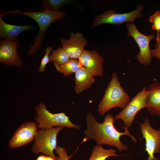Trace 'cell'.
Masks as SVG:
<instances>
[{"label":"cell","instance_id":"1","mask_svg":"<svg viewBox=\"0 0 160 160\" xmlns=\"http://www.w3.org/2000/svg\"><path fill=\"white\" fill-rule=\"evenodd\" d=\"M86 119L87 128L84 131L85 136L80 144L92 139L95 141L97 145H106L113 146L121 152L128 148L120 140L122 135H128L135 143L137 142L135 137L130 133L127 127L124 128L125 130L124 132H120L115 128L114 125L115 119L110 114H107L101 123L97 122L95 115L90 113H87Z\"/></svg>","mask_w":160,"mask_h":160},{"label":"cell","instance_id":"2","mask_svg":"<svg viewBox=\"0 0 160 160\" xmlns=\"http://www.w3.org/2000/svg\"><path fill=\"white\" fill-rule=\"evenodd\" d=\"M12 14H18L29 17L35 20L38 25L39 30L34 38V43L29 47L28 50V55L30 56L37 52L41 47L45 37L47 30L51 24L55 21L62 19L67 15L64 12L45 9L36 12L30 11L24 12L17 9L1 12L2 16Z\"/></svg>","mask_w":160,"mask_h":160},{"label":"cell","instance_id":"3","mask_svg":"<svg viewBox=\"0 0 160 160\" xmlns=\"http://www.w3.org/2000/svg\"><path fill=\"white\" fill-rule=\"evenodd\" d=\"M131 100L129 96L122 87L116 73L113 72L104 95L98 105L97 111L99 114L103 116L113 108H124Z\"/></svg>","mask_w":160,"mask_h":160},{"label":"cell","instance_id":"4","mask_svg":"<svg viewBox=\"0 0 160 160\" xmlns=\"http://www.w3.org/2000/svg\"><path fill=\"white\" fill-rule=\"evenodd\" d=\"M36 115L34 116L39 128L50 129L54 127H63L79 129L80 126L72 122L69 116L64 112L53 113L47 110L42 102L35 108Z\"/></svg>","mask_w":160,"mask_h":160},{"label":"cell","instance_id":"5","mask_svg":"<svg viewBox=\"0 0 160 160\" xmlns=\"http://www.w3.org/2000/svg\"><path fill=\"white\" fill-rule=\"evenodd\" d=\"M63 128V127H56L50 129L41 128L35 137L32 151L36 155L42 153L57 160L53 151L57 145V134Z\"/></svg>","mask_w":160,"mask_h":160},{"label":"cell","instance_id":"6","mask_svg":"<svg viewBox=\"0 0 160 160\" xmlns=\"http://www.w3.org/2000/svg\"><path fill=\"white\" fill-rule=\"evenodd\" d=\"M143 8V6L139 5L134 11L122 14L116 13L113 9L105 11L102 14L95 16L90 28H94L98 25L105 23L120 25L128 22L133 23L136 18L142 17L141 12Z\"/></svg>","mask_w":160,"mask_h":160},{"label":"cell","instance_id":"7","mask_svg":"<svg viewBox=\"0 0 160 160\" xmlns=\"http://www.w3.org/2000/svg\"><path fill=\"white\" fill-rule=\"evenodd\" d=\"M127 35L132 37L135 41L140 49L137 55V59L141 64L148 65L151 62L152 56L149 48L150 41L154 37L153 34L148 36L144 35L137 29L133 23H127Z\"/></svg>","mask_w":160,"mask_h":160},{"label":"cell","instance_id":"8","mask_svg":"<svg viewBox=\"0 0 160 160\" xmlns=\"http://www.w3.org/2000/svg\"><path fill=\"white\" fill-rule=\"evenodd\" d=\"M147 93V89L144 87L140 92L132 99L129 103L115 116V119L122 120L126 127L130 128L137 113L141 109L146 108Z\"/></svg>","mask_w":160,"mask_h":160},{"label":"cell","instance_id":"9","mask_svg":"<svg viewBox=\"0 0 160 160\" xmlns=\"http://www.w3.org/2000/svg\"><path fill=\"white\" fill-rule=\"evenodd\" d=\"M39 128L36 122L28 121L23 123L15 131L8 142L12 149L25 145L34 140Z\"/></svg>","mask_w":160,"mask_h":160},{"label":"cell","instance_id":"10","mask_svg":"<svg viewBox=\"0 0 160 160\" xmlns=\"http://www.w3.org/2000/svg\"><path fill=\"white\" fill-rule=\"evenodd\" d=\"M140 132L145 141V150L148 154L147 160H158L154 154L160 152V130H156L151 126L148 118L139 123Z\"/></svg>","mask_w":160,"mask_h":160},{"label":"cell","instance_id":"11","mask_svg":"<svg viewBox=\"0 0 160 160\" xmlns=\"http://www.w3.org/2000/svg\"><path fill=\"white\" fill-rule=\"evenodd\" d=\"M18 40L11 41L1 39L0 63L6 65L19 68L23 66V62L17 53Z\"/></svg>","mask_w":160,"mask_h":160},{"label":"cell","instance_id":"12","mask_svg":"<svg viewBox=\"0 0 160 160\" xmlns=\"http://www.w3.org/2000/svg\"><path fill=\"white\" fill-rule=\"evenodd\" d=\"M59 40L62 47L71 59H78L88 41L80 32L71 33L69 38H60Z\"/></svg>","mask_w":160,"mask_h":160},{"label":"cell","instance_id":"13","mask_svg":"<svg viewBox=\"0 0 160 160\" xmlns=\"http://www.w3.org/2000/svg\"><path fill=\"white\" fill-rule=\"evenodd\" d=\"M78 60L94 76L103 75V59L97 51L84 49Z\"/></svg>","mask_w":160,"mask_h":160},{"label":"cell","instance_id":"14","mask_svg":"<svg viewBox=\"0 0 160 160\" xmlns=\"http://www.w3.org/2000/svg\"><path fill=\"white\" fill-rule=\"evenodd\" d=\"M146 108L152 115L160 116V82H154L147 89Z\"/></svg>","mask_w":160,"mask_h":160},{"label":"cell","instance_id":"15","mask_svg":"<svg viewBox=\"0 0 160 160\" xmlns=\"http://www.w3.org/2000/svg\"><path fill=\"white\" fill-rule=\"evenodd\" d=\"M1 11H0V37L11 41L18 39L17 36L20 33L29 31L32 28L31 25H18L8 24L2 19Z\"/></svg>","mask_w":160,"mask_h":160},{"label":"cell","instance_id":"16","mask_svg":"<svg viewBox=\"0 0 160 160\" xmlns=\"http://www.w3.org/2000/svg\"><path fill=\"white\" fill-rule=\"evenodd\" d=\"M95 78L88 70L83 66L75 73V92L78 94L90 88L95 82Z\"/></svg>","mask_w":160,"mask_h":160},{"label":"cell","instance_id":"17","mask_svg":"<svg viewBox=\"0 0 160 160\" xmlns=\"http://www.w3.org/2000/svg\"><path fill=\"white\" fill-rule=\"evenodd\" d=\"M53 65L58 72L63 74L65 76H67L72 73H76L82 66L78 59H70L67 62L61 65Z\"/></svg>","mask_w":160,"mask_h":160},{"label":"cell","instance_id":"18","mask_svg":"<svg viewBox=\"0 0 160 160\" xmlns=\"http://www.w3.org/2000/svg\"><path fill=\"white\" fill-rule=\"evenodd\" d=\"M116 150L112 148L105 149L102 145H95L88 160H105L110 157L120 156L116 153Z\"/></svg>","mask_w":160,"mask_h":160},{"label":"cell","instance_id":"19","mask_svg":"<svg viewBox=\"0 0 160 160\" xmlns=\"http://www.w3.org/2000/svg\"><path fill=\"white\" fill-rule=\"evenodd\" d=\"M70 59L62 47H59L56 49L53 50L49 55L50 61H52L53 64L58 65L64 64Z\"/></svg>","mask_w":160,"mask_h":160},{"label":"cell","instance_id":"20","mask_svg":"<svg viewBox=\"0 0 160 160\" xmlns=\"http://www.w3.org/2000/svg\"><path fill=\"white\" fill-rule=\"evenodd\" d=\"M42 2L44 9L57 12L60 11V9L66 4L73 3L70 0H43Z\"/></svg>","mask_w":160,"mask_h":160},{"label":"cell","instance_id":"21","mask_svg":"<svg viewBox=\"0 0 160 160\" xmlns=\"http://www.w3.org/2000/svg\"><path fill=\"white\" fill-rule=\"evenodd\" d=\"M149 21L152 23V29L157 31V33L160 31V10L156 11L150 16Z\"/></svg>","mask_w":160,"mask_h":160},{"label":"cell","instance_id":"22","mask_svg":"<svg viewBox=\"0 0 160 160\" xmlns=\"http://www.w3.org/2000/svg\"><path fill=\"white\" fill-rule=\"evenodd\" d=\"M53 50L52 48L50 46L46 47L44 49L45 53L43 57L40 66L38 69V71L41 72H44L45 71V68L47 65L50 62L49 55L51 51Z\"/></svg>","mask_w":160,"mask_h":160},{"label":"cell","instance_id":"23","mask_svg":"<svg viewBox=\"0 0 160 160\" xmlns=\"http://www.w3.org/2000/svg\"><path fill=\"white\" fill-rule=\"evenodd\" d=\"M55 150L58 155L56 157L57 160H69L72 157V155H68L67 151L64 148L58 145H57Z\"/></svg>","mask_w":160,"mask_h":160},{"label":"cell","instance_id":"24","mask_svg":"<svg viewBox=\"0 0 160 160\" xmlns=\"http://www.w3.org/2000/svg\"><path fill=\"white\" fill-rule=\"evenodd\" d=\"M156 40L155 48L151 50V55L160 60V31L157 33Z\"/></svg>","mask_w":160,"mask_h":160},{"label":"cell","instance_id":"25","mask_svg":"<svg viewBox=\"0 0 160 160\" xmlns=\"http://www.w3.org/2000/svg\"><path fill=\"white\" fill-rule=\"evenodd\" d=\"M46 156L44 155H40L37 157L36 160H45Z\"/></svg>","mask_w":160,"mask_h":160},{"label":"cell","instance_id":"26","mask_svg":"<svg viewBox=\"0 0 160 160\" xmlns=\"http://www.w3.org/2000/svg\"><path fill=\"white\" fill-rule=\"evenodd\" d=\"M45 160H55L52 157L47 156H46Z\"/></svg>","mask_w":160,"mask_h":160}]
</instances>
